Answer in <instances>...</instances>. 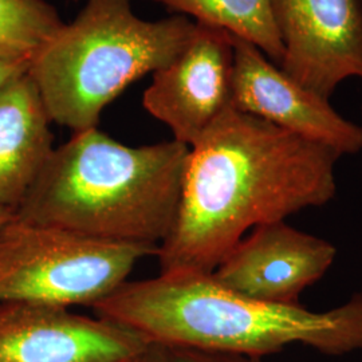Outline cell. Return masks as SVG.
Here are the masks:
<instances>
[{"label": "cell", "instance_id": "5bb4252c", "mask_svg": "<svg viewBox=\"0 0 362 362\" xmlns=\"http://www.w3.org/2000/svg\"><path fill=\"white\" fill-rule=\"evenodd\" d=\"M172 362H262L260 357L212 350L168 348Z\"/></svg>", "mask_w": 362, "mask_h": 362}, {"label": "cell", "instance_id": "7a4b0ae2", "mask_svg": "<svg viewBox=\"0 0 362 362\" xmlns=\"http://www.w3.org/2000/svg\"><path fill=\"white\" fill-rule=\"evenodd\" d=\"M98 317L149 344L264 357L302 344L326 356L362 350V293L327 311L262 302L233 291L212 272H161L127 281L93 306Z\"/></svg>", "mask_w": 362, "mask_h": 362}, {"label": "cell", "instance_id": "9a60e30c", "mask_svg": "<svg viewBox=\"0 0 362 362\" xmlns=\"http://www.w3.org/2000/svg\"><path fill=\"white\" fill-rule=\"evenodd\" d=\"M28 64L0 57V94L28 71Z\"/></svg>", "mask_w": 362, "mask_h": 362}, {"label": "cell", "instance_id": "9c48e42d", "mask_svg": "<svg viewBox=\"0 0 362 362\" xmlns=\"http://www.w3.org/2000/svg\"><path fill=\"white\" fill-rule=\"evenodd\" d=\"M149 345L101 317L31 302H0V362H128Z\"/></svg>", "mask_w": 362, "mask_h": 362}, {"label": "cell", "instance_id": "4fadbf2b", "mask_svg": "<svg viewBox=\"0 0 362 362\" xmlns=\"http://www.w3.org/2000/svg\"><path fill=\"white\" fill-rule=\"evenodd\" d=\"M64 25L46 0H0V57L30 65Z\"/></svg>", "mask_w": 362, "mask_h": 362}, {"label": "cell", "instance_id": "ac0fdd59", "mask_svg": "<svg viewBox=\"0 0 362 362\" xmlns=\"http://www.w3.org/2000/svg\"><path fill=\"white\" fill-rule=\"evenodd\" d=\"M71 1H78V0H71Z\"/></svg>", "mask_w": 362, "mask_h": 362}, {"label": "cell", "instance_id": "ffe728a7", "mask_svg": "<svg viewBox=\"0 0 362 362\" xmlns=\"http://www.w3.org/2000/svg\"><path fill=\"white\" fill-rule=\"evenodd\" d=\"M361 3H362V0H361Z\"/></svg>", "mask_w": 362, "mask_h": 362}, {"label": "cell", "instance_id": "ba28073f", "mask_svg": "<svg viewBox=\"0 0 362 362\" xmlns=\"http://www.w3.org/2000/svg\"><path fill=\"white\" fill-rule=\"evenodd\" d=\"M231 105L339 156L362 152V125L341 116L330 100L299 83L257 46L236 37Z\"/></svg>", "mask_w": 362, "mask_h": 362}, {"label": "cell", "instance_id": "5b68a950", "mask_svg": "<svg viewBox=\"0 0 362 362\" xmlns=\"http://www.w3.org/2000/svg\"><path fill=\"white\" fill-rule=\"evenodd\" d=\"M158 248L95 239L13 216L0 231V302L94 306Z\"/></svg>", "mask_w": 362, "mask_h": 362}, {"label": "cell", "instance_id": "e0dca14e", "mask_svg": "<svg viewBox=\"0 0 362 362\" xmlns=\"http://www.w3.org/2000/svg\"><path fill=\"white\" fill-rule=\"evenodd\" d=\"M13 211L11 209H0V231L4 227V224L13 216Z\"/></svg>", "mask_w": 362, "mask_h": 362}, {"label": "cell", "instance_id": "d6986e66", "mask_svg": "<svg viewBox=\"0 0 362 362\" xmlns=\"http://www.w3.org/2000/svg\"><path fill=\"white\" fill-rule=\"evenodd\" d=\"M361 116H362V106H361Z\"/></svg>", "mask_w": 362, "mask_h": 362}, {"label": "cell", "instance_id": "8992f818", "mask_svg": "<svg viewBox=\"0 0 362 362\" xmlns=\"http://www.w3.org/2000/svg\"><path fill=\"white\" fill-rule=\"evenodd\" d=\"M272 10L286 74L327 100L362 79L361 0H272Z\"/></svg>", "mask_w": 362, "mask_h": 362}, {"label": "cell", "instance_id": "52a82bcc", "mask_svg": "<svg viewBox=\"0 0 362 362\" xmlns=\"http://www.w3.org/2000/svg\"><path fill=\"white\" fill-rule=\"evenodd\" d=\"M233 35L196 23L181 52L153 73L144 91V107L168 127L173 140L191 146L233 106Z\"/></svg>", "mask_w": 362, "mask_h": 362}, {"label": "cell", "instance_id": "8fae6325", "mask_svg": "<svg viewBox=\"0 0 362 362\" xmlns=\"http://www.w3.org/2000/svg\"><path fill=\"white\" fill-rule=\"evenodd\" d=\"M52 121L28 76L0 94V209L16 211L54 149Z\"/></svg>", "mask_w": 362, "mask_h": 362}, {"label": "cell", "instance_id": "7c38bea8", "mask_svg": "<svg viewBox=\"0 0 362 362\" xmlns=\"http://www.w3.org/2000/svg\"><path fill=\"white\" fill-rule=\"evenodd\" d=\"M196 23L216 27L257 46L279 65L284 46L272 18V0H152Z\"/></svg>", "mask_w": 362, "mask_h": 362}, {"label": "cell", "instance_id": "277c9868", "mask_svg": "<svg viewBox=\"0 0 362 362\" xmlns=\"http://www.w3.org/2000/svg\"><path fill=\"white\" fill-rule=\"evenodd\" d=\"M175 15L146 21L130 0H86L28 67L50 121L74 133L97 128L105 107L181 52L194 30Z\"/></svg>", "mask_w": 362, "mask_h": 362}, {"label": "cell", "instance_id": "30bf717a", "mask_svg": "<svg viewBox=\"0 0 362 362\" xmlns=\"http://www.w3.org/2000/svg\"><path fill=\"white\" fill-rule=\"evenodd\" d=\"M336 257L333 243L281 220L247 233L212 276L245 297L293 305L329 272Z\"/></svg>", "mask_w": 362, "mask_h": 362}, {"label": "cell", "instance_id": "3957f363", "mask_svg": "<svg viewBox=\"0 0 362 362\" xmlns=\"http://www.w3.org/2000/svg\"><path fill=\"white\" fill-rule=\"evenodd\" d=\"M189 146H129L91 128L54 148L16 219L95 239L157 247L180 207Z\"/></svg>", "mask_w": 362, "mask_h": 362}, {"label": "cell", "instance_id": "2e32d148", "mask_svg": "<svg viewBox=\"0 0 362 362\" xmlns=\"http://www.w3.org/2000/svg\"><path fill=\"white\" fill-rule=\"evenodd\" d=\"M128 362H172V358L168 348L157 344H149L146 349Z\"/></svg>", "mask_w": 362, "mask_h": 362}, {"label": "cell", "instance_id": "6da1fadb", "mask_svg": "<svg viewBox=\"0 0 362 362\" xmlns=\"http://www.w3.org/2000/svg\"><path fill=\"white\" fill-rule=\"evenodd\" d=\"M342 156L230 106L189 146L161 272H214L259 226L324 207Z\"/></svg>", "mask_w": 362, "mask_h": 362}]
</instances>
